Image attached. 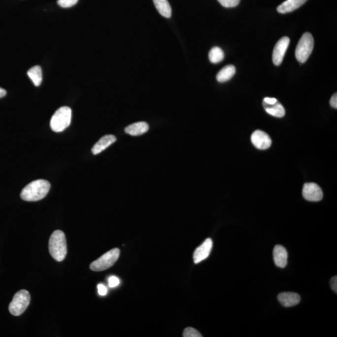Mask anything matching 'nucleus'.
<instances>
[{"label":"nucleus","instance_id":"f257e3e1","mask_svg":"<svg viewBox=\"0 0 337 337\" xmlns=\"http://www.w3.org/2000/svg\"><path fill=\"white\" fill-rule=\"evenodd\" d=\"M51 187L50 182L46 180L38 179L30 182L23 189L21 198L28 202L40 201L45 198Z\"/></svg>","mask_w":337,"mask_h":337},{"label":"nucleus","instance_id":"f03ea898","mask_svg":"<svg viewBox=\"0 0 337 337\" xmlns=\"http://www.w3.org/2000/svg\"><path fill=\"white\" fill-rule=\"evenodd\" d=\"M49 251L56 261L62 262L65 259L67 254V243L63 231H55L51 234L49 240Z\"/></svg>","mask_w":337,"mask_h":337},{"label":"nucleus","instance_id":"7ed1b4c3","mask_svg":"<svg viewBox=\"0 0 337 337\" xmlns=\"http://www.w3.org/2000/svg\"><path fill=\"white\" fill-rule=\"evenodd\" d=\"M72 111L69 107H60L53 114L50 121L51 130L54 132L61 133L70 125Z\"/></svg>","mask_w":337,"mask_h":337},{"label":"nucleus","instance_id":"20e7f679","mask_svg":"<svg viewBox=\"0 0 337 337\" xmlns=\"http://www.w3.org/2000/svg\"><path fill=\"white\" fill-rule=\"evenodd\" d=\"M31 297L29 292L25 289L16 293L9 305V311L11 315L20 316L25 312L30 305Z\"/></svg>","mask_w":337,"mask_h":337},{"label":"nucleus","instance_id":"39448f33","mask_svg":"<svg viewBox=\"0 0 337 337\" xmlns=\"http://www.w3.org/2000/svg\"><path fill=\"white\" fill-rule=\"evenodd\" d=\"M313 46H314V39L312 34L308 32L305 33L301 37L297 46L296 50L297 60L301 63L306 62L312 52Z\"/></svg>","mask_w":337,"mask_h":337},{"label":"nucleus","instance_id":"423d86ee","mask_svg":"<svg viewBox=\"0 0 337 337\" xmlns=\"http://www.w3.org/2000/svg\"><path fill=\"white\" fill-rule=\"evenodd\" d=\"M120 250L119 249H113L109 250L99 259L92 262L90 265L91 270L100 271L106 270L111 268L119 259Z\"/></svg>","mask_w":337,"mask_h":337},{"label":"nucleus","instance_id":"0eeeda50","mask_svg":"<svg viewBox=\"0 0 337 337\" xmlns=\"http://www.w3.org/2000/svg\"><path fill=\"white\" fill-rule=\"evenodd\" d=\"M304 199L311 202H318L323 199V192L320 186L317 184L306 183L304 184L303 190Z\"/></svg>","mask_w":337,"mask_h":337},{"label":"nucleus","instance_id":"6e6552de","mask_svg":"<svg viewBox=\"0 0 337 337\" xmlns=\"http://www.w3.org/2000/svg\"><path fill=\"white\" fill-rule=\"evenodd\" d=\"M289 44V37L284 36L282 37L275 44L272 55L273 64L276 66H279L282 64L285 52H286Z\"/></svg>","mask_w":337,"mask_h":337},{"label":"nucleus","instance_id":"1a4fd4ad","mask_svg":"<svg viewBox=\"0 0 337 337\" xmlns=\"http://www.w3.org/2000/svg\"><path fill=\"white\" fill-rule=\"evenodd\" d=\"M213 246V242L211 238H207L202 244L198 247L194 252V262L196 264L200 263L204 261L209 256Z\"/></svg>","mask_w":337,"mask_h":337},{"label":"nucleus","instance_id":"9d476101","mask_svg":"<svg viewBox=\"0 0 337 337\" xmlns=\"http://www.w3.org/2000/svg\"><path fill=\"white\" fill-rule=\"evenodd\" d=\"M251 141L254 146L261 150L269 148L271 144L270 136L266 133L260 130H257L253 133Z\"/></svg>","mask_w":337,"mask_h":337},{"label":"nucleus","instance_id":"9b49d317","mask_svg":"<svg viewBox=\"0 0 337 337\" xmlns=\"http://www.w3.org/2000/svg\"><path fill=\"white\" fill-rule=\"evenodd\" d=\"M273 261L278 268L284 269L287 265L288 253L282 245H277L273 251Z\"/></svg>","mask_w":337,"mask_h":337},{"label":"nucleus","instance_id":"f8f14e48","mask_svg":"<svg viewBox=\"0 0 337 337\" xmlns=\"http://www.w3.org/2000/svg\"><path fill=\"white\" fill-rule=\"evenodd\" d=\"M278 300L285 307H291L298 305L301 302V297L294 292H282L278 294Z\"/></svg>","mask_w":337,"mask_h":337},{"label":"nucleus","instance_id":"ddd939ff","mask_svg":"<svg viewBox=\"0 0 337 337\" xmlns=\"http://www.w3.org/2000/svg\"><path fill=\"white\" fill-rule=\"evenodd\" d=\"M116 140V137L113 135H104L101 138L99 141L95 144L92 148V153L95 155L101 153Z\"/></svg>","mask_w":337,"mask_h":337},{"label":"nucleus","instance_id":"4468645a","mask_svg":"<svg viewBox=\"0 0 337 337\" xmlns=\"http://www.w3.org/2000/svg\"><path fill=\"white\" fill-rule=\"evenodd\" d=\"M306 1L307 0H286L277 7V11L282 14L292 12L303 6Z\"/></svg>","mask_w":337,"mask_h":337},{"label":"nucleus","instance_id":"2eb2a0df","mask_svg":"<svg viewBox=\"0 0 337 337\" xmlns=\"http://www.w3.org/2000/svg\"><path fill=\"white\" fill-rule=\"evenodd\" d=\"M149 125L145 122H138L132 124L125 129V132L127 134L133 135V136H137L144 134L148 131Z\"/></svg>","mask_w":337,"mask_h":337},{"label":"nucleus","instance_id":"dca6fc26","mask_svg":"<svg viewBox=\"0 0 337 337\" xmlns=\"http://www.w3.org/2000/svg\"><path fill=\"white\" fill-rule=\"evenodd\" d=\"M157 10L165 18H170L172 15V9L168 0H153Z\"/></svg>","mask_w":337,"mask_h":337},{"label":"nucleus","instance_id":"f3484780","mask_svg":"<svg viewBox=\"0 0 337 337\" xmlns=\"http://www.w3.org/2000/svg\"><path fill=\"white\" fill-rule=\"evenodd\" d=\"M236 67L233 65H228L222 68L217 74V80L220 83L230 80L236 74Z\"/></svg>","mask_w":337,"mask_h":337},{"label":"nucleus","instance_id":"a211bd4d","mask_svg":"<svg viewBox=\"0 0 337 337\" xmlns=\"http://www.w3.org/2000/svg\"><path fill=\"white\" fill-rule=\"evenodd\" d=\"M263 105L266 112L270 115L277 118H282L285 116V110L280 103L277 102L275 104L269 105L263 102Z\"/></svg>","mask_w":337,"mask_h":337},{"label":"nucleus","instance_id":"6ab92c4d","mask_svg":"<svg viewBox=\"0 0 337 337\" xmlns=\"http://www.w3.org/2000/svg\"><path fill=\"white\" fill-rule=\"evenodd\" d=\"M27 74L35 86L40 85L42 79H43V76H42L41 67L39 66H35V67H32L28 71Z\"/></svg>","mask_w":337,"mask_h":337},{"label":"nucleus","instance_id":"aec40b11","mask_svg":"<svg viewBox=\"0 0 337 337\" xmlns=\"http://www.w3.org/2000/svg\"><path fill=\"white\" fill-rule=\"evenodd\" d=\"M210 62L218 63L224 59V53L219 47H214L210 50L209 54Z\"/></svg>","mask_w":337,"mask_h":337},{"label":"nucleus","instance_id":"412c9836","mask_svg":"<svg viewBox=\"0 0 337 337\" xmlns=\"http://www.w3.org/2000/svg\"><path fill=\"white\" fill-rule=\"evenodd\" d=\"M184 337H202V336L197 330L192 327H187L183 332Z\"/></svg>","mask_w":337,"mask_h":337},{"label":"nucleus","instance_id":"4be33fe9","mask_svg":"<svg viewBox=\"0 0 337 337\" xmlns=\"http://www.w3.org/2000/svg\"><path fill=\"white\" fill-rule=\"evenodd\" d=\"M221 5L226 8H233L239 4L240 0H217Z\"/></svg>","mask_w":337,"mask_h":337},{"label":"nucleus","instance_id":"5701e85b","mask_svg":"<svg viewBox=\"0 0 337 337\" xmlns=\"http://www.w3.org/2000/svg\"><path fill=\"white\" fill-rule=\"evenodd\" d=\"M78 0H58V4L62 8H70L78 3Z\"/></svg>","mask_w":337,"mask_h":337},{"label":"nucleus","instance_id":"b1692460","mask_svg":"<svg viewBox=\"0 0 337 337\" xmlns=\"http://www.w3.org/2000/svg\"><path fill=\"white\" fill-rule=\"evenodd\" d=\"M108 283L110 287L114 288L118 286L120 283V280L116 276H111L108 278Z\"/></svg>","mask_w":337,"mask_h":337},{"label":"nucleus","instance_id":"393cba45","mask_svg":"<svg viewBox=\"0 0 337 337\" xmlns=\"http://www.w3.org/2000/svg\"><path fill=\"white\" fill-rule=\"evenodd\" d=\"M98 294H99L100 295V296H106V295L107 293V289L106 287L102 284H98Z\"/></svg>","mask_w":337,"mask_h":337},{"label":"nucleus","instance_id":"a878e982","mask_svg":"<svg viewBox=\"0 0 337 337\" xmlns=\"http://www.w3.org/2000/svg\"><path fill=\"white\" fill-rule=\"evenodd\" d=\"M331 286L332 290H334L336 293H337V277L335 276V277H332L331 280Z\"/></svg>","mask_w":337,"mask_h":337},{"label":"nucleus","instance_id":"bb28decb","mask_svg":"<svg viewBox=\"0 0 337 337\" xmlns=\"http://www.w3.org/2000/svg\"><path fill=\"white\" fill-rule=\"evenodd\" d=\"M278 102L277 99L273 98H265L264 99V102L267 104L273 105L275 104L276 102Z\"/></svg>","mask_w":337,"mask_h":337},{"label":"nucleus","instance_id":"cd10ccee","mask_svg":"<svg viewBox=\"0 0 337 337\" xmlns=\"http://www.w3.org/2000/svg\"><path fill=\"white\" fill-rule=\"evenodd\" d=\"M330 104H331V106L334 107V108H337V93H335L332 97L331 98V101H330Z\"/></svg>","mask_w":337,"mask_h":337},{"label":"nucleus","instance_id":"c85d7f7f","mask_svg":"<svg viewBox=\"0 0 337 337\" xmlns=\"http://www.w3.org/2000/svg\"><path fill=\"white\" fill-rule=\"evenodd\" d=\"M6 95V91L4 89L0 88V98L5 97Z\"/></svg>","mask_w":337,"mask_h":337}]
</instances>
